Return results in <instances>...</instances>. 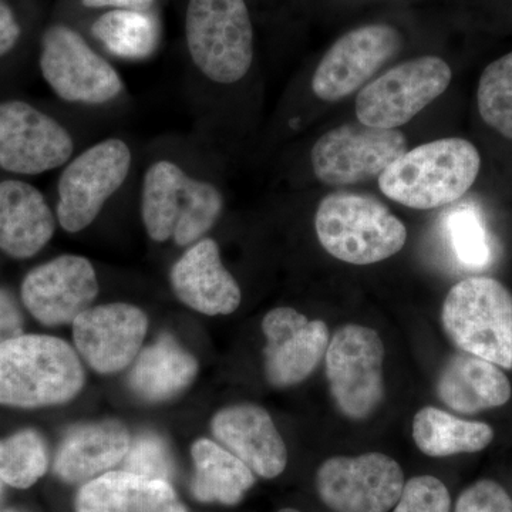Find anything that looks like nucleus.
Instances as JSON below:
<instances>
[{
  "instance_id": "obj_1",
  "label": "nucleus",
  "mask_w": 512,
  "mask_h": 512,
  "mask_svg": "<svg viewBox=\"0 0 512 512\" xmlns=\"http://www.w3.org/2000/svg\"><path fill=\"white\" fill-rule=\"evenodd\" d=\"M217 185L194 177L173 160L161 158L141 180L140 214L148 238L157 244L190 247L215 227L224 211Z\"/></svg>"
},
{
  "instance_id": "obj_2",
  "label": "nucleus",
  "mask_w": 512,
  "mask_h": 512,
  "mask_svg": "<svg viewBox=\"0 0 512 512\" xmlns=\"http://www.w3.org/2000/svg\"><path fill=\"white\" fill-rule=\"evenodd\" d=\"M84 384L83 360L66 340L22 333L0 345V406H60L76 399Z\"/></svg>"
},
{
  "instance_id": "obj_3",
  "label": "nucleus",
  "mask_w": 512,
  "mask_h": 512,
  "mask_svg": "<svg viewBox=\"0 0 512 512\" xmlns=\"http://www.w3.org/2000/svg\"><path fill=\"white\" fill-rule=\"evenodd\" d=\"M481 157L464 138L448 137L406 151L379 177L380 191L414 210L460 200L480 174Z\"/></svg>"
},
{
  "instance_id": "obj_4",
  "label": "nucleus",
  "mask_w": 512,
  "mask_h": 512,
  "mask_svg": "<svg viewBox=\"0 0 512 512\" xmlns=\"http://www.w3.org/2000/svg\"><path fill=\"white\" fill-rule=\"evenodd\" d=\"M320 245L339 261L372 265L402 251L407 229L382 202L336 192L319 202L315 217Z\"/></svg>"
},
{
  "instance_id": "obj_5",
  "label": "nucleus",
  "mask_w": 512,
  "mask_h": 512,
  "mask_svg": "<svg viewBox=\"0 0 512 512\" xmlns=\"http://www.w3.org/2000/svg\"><path fill=\"white\" fill-rule=\"evenodd\" d=\"M441 323L461 352L512 369V293L497 279L473 276L454 285Z\"/></svg>"
},
{
  "instance_id": "obj_6",
  "label": "nucleus",
  "mask_w": 512,
  "mask_h": 512,
  "mask_svg": "<svg viewBox=\"0 0 512 512\" xmlns=\"http://www.w3.org/2000/svg\"><path fill=\"white\" fill-rule=\"evenodd\" d=\"M185 42L195 69L210 82H241L254 62V28L245 0H188Z\"/></svg>"
},
{
  "instance_id": "obj_7",
  "label": "nucleus",
  "mask_w": 512,
  "mask_h": 512,
  "mask_svg": "<svg viewBox=\"0 0 512 512\" xmlns=\"http://www.w3.org/2000/svg\"><path fill=\"white\" fill-rule=\"evenodd\" d=\"M133 163V150L119 137L104 138L73 156L57 183V224L69 234L93 225L127 183Z\"/></svg>"
},
{
  "instance_id": "obj_8",
  "label": "nucleus",
  "mask_w": 512,
  "mask_h": 512,
  "mask_svg": "<svg viewBox=\"0 0 512 512\" xmlns=\"http://www.w3.org/2000/svg\"><path fill=\"white\" fill-rule=\"evenodd\" d=\"M40 73L60 100L77 106L100 107L123 96V77L79 32L52 25L40 40Z\"/></svg>"
},
{
  "instance_id": "obj_9",
  "label": "nucleus",
  "mask_w": 512,
  "mask_h": 512,
  "mask_svg": "<svg viewBox=\"0 0 512 512\" xmlns=\"http://www.w3.org/2000/svg\"><path fill=\"white\" fill-rule=\"evenodd\" d=\"M326 377L343 416L365 420L384 399V346L375 329L345 325L326 350Z\"/></svg>"
},
{
  "instance_id": "obj_10",
  "label": "nucleus",
  "mask_w": 512,
  "mask_h": 512,
  "mask_svg": "<svg viewBox=\"0 0 512 512\" xmlns=\"http://www.w3.org/2000/svg\"><path fill=\"white\" fill-rule=\"evenodd\" d=\"M451 79L453 72L440 57H417L399 64L360 90L357 120L370 127L399 128L446 92Z\"/></svg>"
},
{
  "instance_id": "obj_11",
  "label": "nucleus",
  "mask_w": 512,
  "mask_h": 512,
  "mask_svg": "<svg viewBox=\"0 0 512 512\" xmlns=\"http://www.w3.org/2000/svg\"><path fill=\"white\" fill-rule=\"evenodd\" d=\"M407 151L402 131L345 124L328 131L312 148L313 173L320 183L345 187L379 178Z\"/></svg>"
},
{
  "instance_id": "obj_12",
  "label": "nucleus",
  "mask_w": 512,
  "mask_h": 512,
  "mask_svg": "<svg viewBox=\"0 0 512 512\" xmlns=\"http://www.w3.org/2000/svg\"><path fill=\"white\" fill-rule=\"evenodd\" d=\"M76 151L72 133L23 100L0 101V168L16 175L59 170Z\"/></svg>"
},
{
  "instance_id": "obj_13",
  "label": "nucleus",
  "mask_w": 512,
  "mask_h": 512,
  "mask_svg": "<svg viewBox=\"0 0 512 512\" xmlns=\"http://www.w3.org/2000/svg\"><path fill=\"white\" fill-rule=\"evenodd\" d=\"M316 491L335 512H387L402 497L404 473L383 453L332 457L318 468Z\"/></svg>"
},
{
  "instance_id": "obj_14",
  "label": "nucleus",
  "mask_w": 512,
  "mask_h": 512,
  "mask_svg": "<svg viewBox=\"0 0 512 512\" xmlns=\"http://www.w3.org/2000/svg\"><path fill=\"white\" fill-rule=\"evenodd\" d=\"M99 292V276L92 261L66 254L33 268L20 286V299L37 322L62 326L92 308Z\"/></svg>"
},
{
  "instance_id": "obj_15",
  "label": "nucleus",
  "mask_w": 512,
  "mask_h": 512,
  "mask_svg": "<svg viewBox=\"0 0 512 512\" xmlns=\"http://www.w3.org/2000/svg\"><path fill=\"white\" fill-rule=\"evenodd\" d=\"M74 349L99 375H116L133 365L143 349L148 316L130 303L92 306L72 323Z\"/></svg>"
},
{
  "instance_id": "obj_16",
  "label": "nucleus",
  "mask_w": 512,
  "mask_h": 512,
  "mask_svg": "<svg viewBox=\"0 0 512 512\" xmlns=\"http://www.w3.org/2000/svg\"><path fill=\"white\" fill-rule=\"evenodd\" d=\"M402 47L399 30L366 25L339 37L320 60L312 90L318 99L339 101L355 93Z\"/></svg>"
},
{
  "instance_id": "obj_17",
  "label": "nucleus",
  "mask_w": 512,
  "mask_h": 512,
  "mask_svg": "<svg viewBox=\"0 0 512 512\" xmlns=\"http://www.w3.org/2000/svg\"><path fill=\"white\" fill-rule=\"evenodd\" d=\"M262 332L266 338V379L278 389L308 379L329 346L328 325L320 319L309 320L289 306L266 313Z\"/></svg>"
},
{
  "instance_id": "obj_18",
  "label": "nucleus",
  "mask_w": 512,
  "mask_h": 512,
  "mask_svg": "<svg viewBox=\"0 0 512 512\" xmlns=\"http://www.w3.org/2000/svg\"><path fill=\"white\" fill-rule=\"evenodd\" d=\"M170 285L178 301L202 315H231L241 305V288L225 268L220 245L212 238L185 248L171 266Z\"/></svg>"
},
{
  "instance_id": "obj_19",
  "label": "nucleus",
  "mask_w": 512,
  "mask_h": 512,
  "mask_svg": "<svg viewBox=\"0 0 512 512\" xmlns=\"http://www.w3.org/2000/svg\"><path fill=\"white\" fill-rule=\"evenodd\" d=\"M215 441L247 464L255 476L276 478L288 464V450L271 414L254 403L234 404L211 420Z\"/></svg>"
},
{
  "instance_id": "obj_20",
  "label": "nucleus",
  "mask_w": 512,
  "mask_h": 512,
  "mask_svg": "<svg viewBox=\"0 0 512 512\" xmlns=\"http://www.w3.org/2000/svg\"><path fill=\"white\" fill-rule=\"evenodd\" d=\"M131 440L130 430L119 420L77 424L60 441L53 470L63 483H89L123 463Z\"/></svg>"
},
{
  "instance_id": "obj_21",
  "label": "nucleus",
  "mask_w": 512,
  "mask_h": 512,
  "mask_svg": "<svg viewBox=\"0 0 512 512\" xmlns=\"http://www.w3.org/2000/svg\"><path fill=\"white\" fill-rule=\"evenodd\" d=\"M56 212L43 192L22 180L0 181V252L29 259L52 241Z\"/></svg>"
},
{
  "instance_id": "obj_22",
  "label": "nucleus",
  "mask_w": 512,
  "mask_h": 512,
  "mask_svg": "<svg viewBox=\"0 0 512 512\" xmlns=\"http://www.w3.org/2000/svg\"><path fill=\"white\" fill-rule=\"evenodd\" d=\"M76 512H188L171 483L109 471L83 484L74 500Z\"/></svg>"
},
{
  "instance_id": "obj_23",
  "label": "nucleus",
  "mask_w": 512,
  "mask_h": 512,
  "mask_svg": "<svg viewBox=\"0 0 512 512\" xmlns=\"http://www.w3.org/2000/svg\"><path fill=\"white\" fill-rule=\"evenodd\" d=\"M198 370L197 357L164 333L138 353L128 373V387L144 402L164 403L185 392Z\"/></svg>"
},
{
  "instance_id": "obj_24",
  "label": "nucleus",
  "mask_w": 512,
  "mask_h": 512,
  "mask_svg": "<svg viewBox=\"0 0 512 512\" xmlns=\"http://www.w3.org/2000/svg\"><path fill=\"white\" fill-rule=\"evenodd\" d=\"M437 393L454 412L476 414L510 402L512 387L501 367L461 353L451 357L441 370Z\"/></svg>"
},
{
  "instance_id": "obj_25",
  "label": "nucleus",
  "mask_w": 512,
  "mask_h": 512,
  "mask_svg": "<svg viewBox=\"0 0 512 512\" xmlns=\"http://www.w3.org/2000/svg\"><path fill=\"white\" fill-rule=\"evenodd\" d=\"M191 457L195 468L191 493L200 503L237 505L256 483L254 471L217 441H194Z\"/></svg>"
},
{
  "instance_id": "obj_26",
  "label": "nucleus",
  "mask_w": 512,
  "mask_h": 512,
  "mask_svg": "<svg viewBox=\"0 0 512 512\" xmlns=\"http://www.w3.org/2000/svg\"><path fill=\"white\" fill-rule=\"evenodd\" d=\"M413 440L426 456L451 457L484 450L494 440V430L480 421L458 419L429 406L414 416Z\"/></svg>"
},
{
  "instance_id": "obj_27",
  "label": "nucleus",
  "mask_w": 512,
  "mask_h": 512,
  "mask_svg": "<svg viewBox=\"0 0 512 512\" xmlns=\"http://www.w3.org/2000/svg\"><path fill=\"white\" fill-rule=\"evenodd\" d=\"M92 35L119 59L143 60L156 52L160 29L148 10L113 9L94 20Z\"/></svg>"
},
{
  "instance_id": "obj_28",
  "label": "nucleus",
  "mask_w": 512,
  "mask_h": 512,
  "mask_svg": "<svg viewBox=\"0 0 512 512\" xmlns=\"http://www.w3.org/2000/svg\"><path fill=\"white\" fill-rule=\"evenodd\" d=\"M49 463V448L39 431L20 430L0 439V480L10 487H32L45 476Z\"/></svg>"
},
{
  "instance_id": "obj_29",
  "label": "nucleus",
  "mask_w": 512,
  "mask_h": 512,
  "mask_svg": "<svg viewBox=\"0 0 512 512\" xmlns=\"http://www.w3.org/2000/svg\"><path fill=\"white\" fill-rule=\"evenodd\" d=\"M481 119L512 140V52L488 64L477 90Z\"/></svg>"
},
{
  "instance_id": "obj_30",
  "label": "nucleus",
  "mask_w": 512,
  "mask_h": 512,
  "mask_svg": "<svg viewBox=\"0 0 512 512\" xmlns=\"http://www.w3.org/2000/svg\"><path fill=\"white\" fill-rule=\"evenodd\" d=\"M448 234L458 262L471 269H483L493 259L490 237L476 208L463 207L448 218Z\"/></svg>"
},
{
  "instance_id": "obj_31",
  "label": "nucleus",
  "mask_w": 512,
  "mask_h": 512,
  "mask_svg": "<svg viewBox=\"0 0 512 512\" xmlns=\"http://www.w3.org/2000/svg\"><path fill=\"white\" fill-rule=\"evenodd\" d=\"M123 470L170 483L175 466L167 441L153 431L138 434L131 440L130 450L123 460Z\"/></svg>"
},
{
  "instance_id": "obj_32",
  "label": "nucleus",
  "mask_w": 512,
  "mask_h": 512,
  "mask_svg": "<svg viewBox=\"0 0 512 512\" xmlns=\"http://www.w3.org/2000/svg\"><path fill=\"white\" fill-rule=\"evenodd\" d=\"M451 497L446 485L433 476L407 481L393 512H450Z\"/></svg>"
},
{
  "instance_id": "obj_33",
  "label": "nucleus",
  "mask_w": 512,
  "mask_h": 512,
  "mask_svg": "<svg viewBox=\"0 0 512 512\" xmlns=\"http://www.w3.org/2000/svg\"><path fill=\"white\" fill-rule=\"evenodd\" d=\"M454 512H512V498L493 480H480L458 497Z\"/></svg>"
},
{
  "instance_id": "obj_34",
  "label": "nucleus",
  "mask_w": 512,
  "mask_h": 512,
  "mask_svg": "<svg viewBox=\"0 0 512 512\" xmlns=\"http://www.w3.org/2000/svg\"><path fill=\"white\" fill-rule=\"evenodd\" d=\"M25 319L15 295L6 288H0V345L6 340L22 335Z\"/></svg>"
},
{
  "instance_id": "obj_35",
  "label": "nucleus",
  "mask_w": 512,
  "mask_h": 512,
  "mask_svg": "<svg viewBox=\"0 0 512 512\" xmlns=\"http://www.w3.org/2000/svg\"><path fill=\"white\" fill-rule=\"evenodd\" d=\"M20 36H22V26L15 10L6 0H0V59L15 49Z\"/></svg>"
},
{
  "instance_id": "obj_36",
  "label": "nucleus",
  "mask_w": 512,
  "mask_h": 512,
  "mask_svg": "<svg viewBox=\"0 0 512 512\" xmlns=\"http://www.w3.org/2000/svg\"><path fill=\"white\" fill-rule=\"evenodd\" d=\"M83 6L92 9L150 10L156 0H80Z\"/></svg>"
},
{
  "instance_id": "obj_37",
  "label": "nucleus",
  "mask_w": 512,
  "mask_h": 512,
  "mask_svg": "<svg viewBox=\"0 0 512 512\" xmlns=\"http://www.w3.org/2000/svg\"><path fill=\"white\" fill-rule=\"evenodd\" d=\"M5 483L0 480V501H2L3 495H5Z\"/></svg>"
},
{
  "instance_id": "obj_38",
  "label": "nucleus",
  "mask_w": 512,
  "mask_h": 512,
  "mask_svg": "<svg viewBox=\"0 0 512 512\" xmlns=\"http://www.w3.org/2000/svg\"><path fill=\"white\" fill-rule=\"evenodd\" d=\"M278 512H301V511L295 510V508H284V510H281Z\"/></svg>"
}]
</instances>
